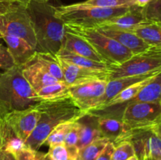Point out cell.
<instances>
[{
  "label": "cell",
  "instance_id": "obj_1",
  "mask_svg": "<svg viewBox=\"0 0 161 160\" xmlns=\"http://www.w3.org/2000/svg\"><path fill=\"white\" fill-rule=\"evenodd\" d=\"M26 9L36 39V51L57 54L65 33L64 22L55 14L56 7L49 3L28 0Z\"/></svg>",
  "mask_w": 161,
  "mask_h": 160
},
{
  "label": "cell",
  "instance_id": "obj_2",
  "mask_svg": "<svg viewBox=\"0 0 161 160\" xmlns=\"http://www.w3.org/2000/svg\"><path fill=\"white\" fill-rule=\"evenodd\" d=\"M40 111L36 129L25 141V146L38 151L50 133L60 124L76 121L85 112L76 106L71 97L57 100L41 101L36 105Z\"/></svg>",
  "mask_w": 161,
  "mask_h": 160
},
{
  "label": "cell",
  "instance_id": "obj_3",
  "mask_svg": "<svg viewBox=\"0 0 161 160\" xmlns=\"http://www.w3.org/2000/svg\"><path fill=\"white\" fill-rule=\"evenodd\" d=\"M41 102L37 93L23 76L20 67L14 66L0 76V106L6 113L31 108Z\"/></svg>",
  "mask_w": 161,
  "mask_h": 160
},
{
  "label": "cell",
  "instance_id": "obj_4",
  "mask_svg": "<svg viewBox=\"0 0 161 160\" xmlns=\"http://www.w3.org/2000/svg\"><path fill=\"white\" fill-rule=\"evenodd\" d=\"M130 6L116 8L84 7L75 4L56 7V14L64 25L80 28H94L114 17L125 13Z\"/></svg>",
  "mask_w": 161,
  "mask_h": 160
},
{
  "label": "cell",
  "instance_id": "obj_5",
  "mask_svg": "<svg viewBox=\"0 0 161 160\" xmlns=\"http://www.w3.org/2000/svg\"><path fill=\"white\" fill-rule=\"evenodd\" d=\"M65 29L87 41L108 65L117 66L133 56V53L114 39L91 28H80L65 25Z\"/></svg>",
  "mask_w": 161,
  "mask_h": 160
},
{
  "label": "cell",
  "instance_id": "obj_6",
  "mask_svg": "<svg viewBox=\"0 0 161 160\" xmlns=\"http://www.w3.org/2000/svg\"><path fill=\"white\" fill-rule=\"evenodd\" d=\"M28 1L19 0L0 15V33L2 36L10 35L23 39L36 49V36L26 9Z\"/></svg>",
  "mask_w": 161,
  "mask_h": 160
},
{
  "label": "cell",
  "instance_id": "obj_7",
  "mask_svg": "<svg viewBox=\"0 0 161 160\" xmlns=\"http://www.w3.org/2000/svg\"><path fill=\"white\" fill-rule=\"evenodd\" d=\"M161 72V48L151 47L146 51L134 54L117 66H112L109 79L144 75Z\"/></svg>",
  "mask_w": 161,
  "mask_h": 160
},
{
  "label": "cell",
  "instance_id": "obj_8",
  "mask_svg": "<svg viewBox=\"0 0 161 160\" xmlns=\"http://www.w3.org/2000/svg\"><path fill=\"white\" fill-rule=\"evenodd\" d=\"M160 116V102H127L122 115L125 136L131 130L152 127Z\"/></svg>",
  "mask_w": 161,
  "mask_h": 160
},
{
  "label": "cell",
  "instance_id": "obj_9",
  "mask_svg": "<svg viewBox=\"0 0 161 160\" xmlns=\"http://www.w3.org/2000/svg\"><path fill=\"white\" fill-rule=\"evenodd\" d=\"M124 141L131 143L135 155L139 160L146 158H161V139L152 127L131 130Z\"/></svg>",
  "mask_w": 161,
  "mask_h": 160
},
{
  "label": "cell",
  "instance_id": "obj_10",
  "mask_svg": "<svg viewBox=\"0 0 161 160\" xmlns=\"http://www.w3.org/2000/svg\"><path fill=\"white\" fill-rule=\"evenodd\" d=\"M107 80H95L83 84L69 86V95L74 103L83 112L94 109L105 91Z\"/></svg>",
  "mask_w": 161,
  "mask_h": 160
},
{
  "label": "cell",
  "instance_id": "obj_11",
  "mask_svg": "<svg viewBox=\"0 0 161 160\" xmlns=\"http://www.w3.org/2000/svg\"><path fill=\"white\" fill-rule=\"evenodd\" d=\"M39 117L40 111L34 106L21 111H11L4 118L19 137L25 142L36 129Z\"/></svg>",
  "mask_w": 161,
  "mask_h": 160
},
{
  "label": "cell",
  "instance_id": "obj_12",
  "mask_svg": "<svg viewBox=\"0 0 161 160\" xmlns=\"http://www.w3.org/2000/svg\"><path fill=\"white\" fill-rule=\"evenodd\" d=\"M119 111L115 110V111L106 113L105 111L101 112L99 111H91L96 113L98 116L99 130L102 137L106 138L115 146L123 141L125 136V131L122 120L124 111L118 114V111Z\"/></svg>",
  "mask_w": 161,
  "mask_h": 160
},
{
  "label": "cell",
  "instance_id": "obj_13",
  "mask_svg": "<svg viewBox=\"0 0 161 160\" xmlns=\"http://www.w3.org/2000/svg\"><path fill=\"white\" fill-rule=\"evenodd\" d=\"M58 59L64 75V83L69 86L83 84L95 80H109L108 72L91 71L71 64L59 57Z\"/></svg>",
  "mask_w": 161,
  "mask_h": 160
},
{
  "label": "cell",
  "instance_id": "obj_14",
  "mask_svg": "<svg viewBox=\"0 0 161 160\" xmlns=\"http://www.w3.org/2000/svg\"><path fill=\"white\" fill-rule=\"evenodd\" d=\"M147 22L149 21L146 20L143 14V8L139 7L136 5H133L130 6L129 9L125 13L108 20L97 28L104 27V28H114V29L132 32L138 27Z\"/></svg>",
  "mask_w": 161,
  "mask_h": 160
},
{
  "label": "cell",
  "instance_id": "obj_15",
  "mask_svg": "<svg viewBox=\"0 0 161 160\" xmlns=\"http://www.w3.org/2000/svg\"><path fill=\"white\" fill-rule=\"evenodd\" d=\"M94 29L97 30L98 32L114 39L115 41L119 42L123 46L130 50L133 54L142 53V52L146 51L152 47L148 45L146 42H145L136 34L131 32V31H121V30L110 28H104V27H100V28H94Z\"/></svg>",
  "mask_w": 161,
  "mask_h": 160
},
{
  "label": "cell",
  "instance_id": "obj_16",
  "mask_svg": "<svg viewBox=\"0 0 161 160\" xmlns=\"http://www.w3.org/2000/svg\"><path fill=\"white\" fill-rule=\"evenodd\" d=\"M160 72H156V73L149 74V75H136V76H128V77H123V78H114V79H109L107 82L106 88L105 91L102 97L98 100L97 103L94 106V109L91 111H97V110H101L105 107L108 102L113 100L117 94L122 92L126 88L129 87L131 85L135 83L141 82L142 80L149 78L150 77L154 76L157 75Z\"/></svg>",
  "mask_w": 161,
  "mask_h": 160
},
{
  "label": "cell",
  "instance_id": "obj_17",
  "mask_svg": "<svg viewBox=\"0 0 161 160\" xmlns=\"http://www.w3.org/2000/svg\"><path fill=\"white\" fill-rule=\"evenodd\" d=\"M80 128L79 140L76 147L83 148L93 141L102 137L99 130L98 116L93 111L85 112L76 120Z\"/></svg>",
  "mask_w": 161,
  "mask_h": 160
},
{
  "label": "cell",
  "instance_id": "obj_18",
  "mask_svg": "<svg viewBox=\"0 0 161 160\" xmlns=\"http://www.w3.org/2000/svg\"><path fill=\"white\" fill-rule=\"evenodd\" d=\"M61 49L93 61L105 63L102 56L96 52L87 41L78 35L70 32L66 29Z\"/></svg>",
  "mask_w": 161,
  "mask_h": 160
},
{
  "label": "cell",
  "instance_id": "obj_19",
  "mask_svg": "<svg viewBox=\"0 0 161 160\" xmlns=\"http://www.w3.org/2000/svg\"><path fill=\"white\" fill-rule=\"evenodd\" d=\"M2 39L6 42L8 50L17 67H20L26 64L36 53V49L23 39L10 35H3Z\"/></svg>",
  "mask_w": 161,
  "mask_h": 160
},
{
  "label": "cell",
  "instance_id": "obj_20",
  "mask_svg": "<svg viewBox=\"0 0 161 160\" xmlns=\"http://www.w3.org/2000/svg\"><path fill=\"white\" fill-rule=\"evenodd\" d=\"M20 69L23 76L36 93L45 86L60 82L34 64H26L20 67Z\"/></svg>",
  "mask_w": 161,
  "mask_h": 160
},
{
  "label": "cell",
  "instance_id": "obj_21",
  "mask_svg": "<svg viewBox=\"0 0 161 160\" xmlns=\"http://www.w3.org/2000/svg\"><path fill=\"white\" fill-rule=\"evenodd\" d=\"M27 64H31L40 67L60 82H64L59 59L56 54L36 51L34 56Z\"/></svg>",
  "mask_w": 161,
  "mask_h": 160
},
{
  "label": "cell",
  "instance_id": "obj_22",
  "mask_svg": "<svg viewBox=\"0 0 161 160\" xmlns=\"http://www.w3.org/2000/svg\"><path fill=\"white\" fill-rule=\"evenodd\" d=\"M0 136L2 141V149L14 155L25 148V142L16 133L9 122L3 119L0 122Z\"/></svg>",
  "mask_w": 161,
  "mask_h": 160
},
{
  "label": "cell",
  "instance_id": "obj_23",
  "mask_svg": "<svg viewBox=\"0 0 161 160\" xmlns=\"http://www.w3.org/2000/svg\"><path fill=\"white\" fill-rule=\"evenodd\" d=\"M56 55L58 56V57L61 58V59L64 60L67 62L75 64L79 67H83V68L95 71V72H108L110 70V67H111V66L105 64V63L98 62V61H93V60L79 56V55L74 54V53H70V52L63 50V49H60V50Z\"/></svg>",
  "mask_w": 161,
  "mask_h": 160
},
{
  "label": "cell",
  "instance_id": "obj_24",
  "mask_svg": "<svg viewBox=\"0 0 161 160\" xmlns=\"http://www.w3.org/2000/svg\"><path fill=\"white\" fill-rule=\"evenodd\" d=\"M161 100V72L153 77L129 102H160Z\"/></svg>",
  "mask_w": 161,
  "mask_h": 160
},
{
  "label": "cell",
  "instance_id": "obj_25",
  "mask_svg": "<svg viewBox=\"0 0 161 160\" xmlns=\"http://www.w3.org/2000/svg\"><path fill=\"white\" fill-rule=\"evenodd\" d=\"M132 32L152 47L161 48V25L147 22L138 27Z\"/></svg>",
  "mask_w": 161,
  "mask_h": 160
},
{
  "label": "cell",
  "instance_id": "obj_26",
  "mask_svg": "<svg viewBox=\"0 0 161 160\" xmlns=\"http://www.w3.org/2000/svg\"><path fill=\"white\" fill-rule=\"evenodd\" d=\"M37 95L41 101L61 100L70 97L69 86L64 82H58L45 86L38 91Z\"/></svg>",
  "mask_w": 161,
  "mask_h": 160
},
{
  "label": "cell",
  "instance_id": "obj_27",
  "mask_svg": "<svg viewBox=\"0 0 161 160\" xmlns=\"http://www.w3.org/2000/svg\"><path fill=\"white\" fill-rule=\"evenodd\" d=\"M154 76H155V75H154ZM154 76L150 77V78H146V79L142 80V81L141 82H138V83H135V84L131 85V86H130L129 87L126 88V89H124L122 92H120L119 94H117L113 100H111L109 102H108V103L105 105V107H104L103 108L113 106V105L126 104L127 103V102L130 101V100H131L134 97H136V95L141 91V89H142V88L144 87V86H146V85L147 84ZM103 108H102V109H103Z\"/></svg>",
  "mask_w": 161,
  "mask_h": 160
},
{
  "label": "cell",
  "instance_id": "obj_28",
  "mask_svg": "<svg viewBox=\"0 0 161 160\" xmlns=\"http://www.w3.org/2000/svg\"><path fill=\"white\" fill-rule=\"evenodd\" d=\"M106 138L101 137L79 150L78 160H96L107 144Z\"/></svg>",
  "mask_w": 161,
  "mask_h": 160
},
{
  "label": "cell",
  "instance_id": "obj_29",
  "mask_svg": "<svg viewBox=\"0 0 161 160\" xmlns=\"http://www.w3.org/2000/svg\"><path fill=\"white\" fill-rule=\"evenodd\" d=\"M47 154L52 160H78L79 149L76 146L59 144L50 147Z\"/></svg>",
  "mask_w": 161,
  "mask_h": 160
},
{
  "label": "cell",
  "instance_id": "obj_30",
  "mask_svg": "<svg viewBox=\"0 0 161 160\" xmlns=\"http://www.w3.org/2000/svg\"><path fill=\"white\" fill-rule=\"evenodd\" d=\"M73 122H66L58 125L47 138V140L44 142V144H47V146L53 147V146L59 145V144H64V138L67 135L68 132L71 129V127L73 125Z\"/></svg>",
  "mask_w": 161,
  "mask_h": 160
},
{
  "label": "cell",
  "instance_id": "obj_31",
  "mask_svg": "<svg viewBox=\"0 0 161 160\" xmlns=\"http://www.w3.org/2000/svg\"><path fill=\"white\" fill-rule=\"evenodd\" d=\"M143 14L151 23L161 25V0H153L143 7Z\"/></svg>",
  "mask_w": 161,
  "mask_h": 160
},
{
  "label": "cell",
  "instance_id": "obj_32",
  "mask_svg": "<svg viewBox=\"0 0 161 160\" xmlns=\"http://www.w3.org/2000/svg\"><path fill=\"white\" fill-rule=\"evenodd\" d=\"M76 6L84 7H98V8H116L122 6H131L126 2L122 0H86L82 3H75Z\"/></svg>",
  "mask_w": 161,
  "mask_h": 160
},
{
  "label": "cell",
  "instance_id": "obj_33",
  "mask_svg": "<svg viewBox=\"0 0 161 160\" xmlns=\"http://www.w3.org/2000/svg\"><path fill=\"white\" fill-rule=\"evenodd\" d=\"M134 155H136L131 143L124 141L115 146L112 160H127Z\"/></svg>",
  "mask_w": 161,
  "mask_h": 160
},
{
  "label": "cell",
  "instance_id": "obj_34",
  "mask_svg": "<svg viewBox=\"0 0 161 160\" xmlns=\"http://www.w3.org/2000/svg\"><path fill=\"white\" fill-rule=\"evenodd\" d=\"M14 66H16L15 63L8 50L7 46L0 43V69L6 72Z\"/></svg>",
  "mask_w": 161,
  "mask_h": 160
},
{
  "label": "cell",
  "instance_id": "obj_35",
  "mask_svg": "<svg viewBox=\"0 0 161 160\" xmlns=\"http://www.w3.org/2000/svg\"><path fill=\"white\" fill-rule=\"evenodd\" d=\"M79 133H80L79 125L76 121H75L64 138V145L69 146V147L76 146L79 140Z\"/></svg>",
  "mask_w": 161,
  "mask_h": 160
},
{
  "label": "cell",
  "instance_id": "obj_36",
  "mask_svg": "<svg viewBox=\"0 0 161 160\" xmlns=\"http://www.w3.org/2000/svg\"><path fill=\"white\" fill-rule=\"evenodd\" d=\"M115 145L112 142H108L105 148L103 149L100 155H98L96 160H112L113 152H114Z\"/></svg>",
  "mask_w": 161,
  "mask_h": 160
},
{
  "label": "cell",
  "instance_id": "obj_37",
  "mask_svg": "<svg viewBox=\"0 0 161 160\" xmlns=\"http://www.w3.org/2000/svg\"><path fill=\"white\" fill-rule=\"evenodd\" d=\"M16 160H34V151L25 147L15 155Z\"/></svg>",
  "mask_w": 161,
  "mask_h": 160
},
{
  "label": "cell",
  "instance_id": "obj_38",
  "mask_svg": "<svg viewBox=\"0 0 161 160\" xmlns=\"http://www.w3.org/2000/svg\"><path fill=\"white\" fill-rule=\"evenodd\" d=\"M17 1H19V0H10V1L0 2V15L4 13L6 10H8Z\"/></svg>",
  "mask_w": 161,
  "mask_h": 160
},
{
  "label": "cell",
  "instance_id": "obj_39",
  "mask_svg": "<svg viewBox=\"0 0 161 160\" xmlns=\"http://www.w3.org/2000/svg\"><path fill=\"white\" fill-rule=\"evenodd\" d=\"M34 160H52L47 153H43L39 151L34 152Z\"/></svg>",
  "mask_w": 161,
  "mask_h": 160
},
{
  "label": "cell",
  "instance_id": "obj_40",
  "mask_svg": "<svg viewBox=\"0 0 161 160\" xmlns=\"http://www.w3.org/2000/svg\"><path fill=\"white\" fill-rule=\"evenodd\" d=\"M0 160H16V157L9 152L0 150Z\"/></svg>",
  "mask_w": 161,
  "mask_h": 160
},
{
  "label": "cell",
  "instance_id": "obj_41",
  "mask_svg": "<svg viewBox=\"0 0 161 160\" xmlns=\"http://www.w3.org/2000/svg\"><path fill=\"white\" fill-rule=\"evenodd\" d=\"M153 130L157 134V136L161 139V116L160 119L157 121L155 124L152 126Z\"/></svg>",
  "mask_w": 161,
  "mask_h": 160
},
{
  "label": "cell",
  "instance_id": "obj_42",
  "mask_svg": "<svg viewBox=\"0 0 161 160\" xmlns=\"http://www.w3.org/2000/svg\"><path fill=\"white\" fill-rule=\"evenodd\" d=\"M153 0H134V4L136 6H139V7H145L146 5L150 3Z\"/></svg>",
  "mask_w": 161,
  "mask_h": 160
},
{
  "label": "cell",
  "instance_id": "obj_43",
  "mask_svg": "<svg viewBox=\"0 0 161 160\" xmlns=\"http://www.w3.org/2000/svg\"><path fill=\"white\" fill-rule=\"evenodd\" d=\"M6 115V111H4V110L3 109V108H2L1 106H0V122H1V121L3 120V119H4L5 115Z\"/></svg>",
  "mask_w": 161,
  "mask_h": 160
},
{
  "label": "cell",
  "instance_id": "obj_44",
  "mask_svg": "<svg viewBox=\"0 0 161 160\" xmlns=\"http://www.w3.org/2000/svg\"><path fill=\"white\" fill-rule=\"evenodd\" d=\"M122 1L126 2V3H127L128 4H130V6H133V5H135L134 4V0H122Z\"/></svg>",
  "mask_w": 161,
  "mask_h": 160
},
{
  "label": "cell",
  "instance_id": "obj_45",
  "mask_svg": "<svg viewBox=\"0 0 161 160\" xmlns=\"http://www.w3.org/2000/svg\"><path fill=\"white\" fill-rule=\"evenodd\" d=\"M143 160H161V158H146Z\"/></svg>",
  "mask_w": 161,
  "mask_h": 160
},
{
  "label": "cell",
  "instance_id": "obj_46",
  "mask_svg": "<svg viewBox=\"0 0 161 160\" xmlns=\"http://www.w3.org/2000/svg\"><path fill=\"white\" fill-rule=\"evenodd\" d=\"M35 2H39V3H49L50 0H32Z\"/></svg>",
  "mask_w": 161,
  "mask_h": 160
},
{
  "label": "cell",
  "instance_id": "obj_47",
  "mask_svg": "<svg viewBox=\"0 0 161 160\" xmlns=\"http://www.w3.org/2000/svg\"><path fill=\"white\" fill-rule=\"evenodd\" d=\"M127 160H139V159H138V158L137 157V155H134V156L130 157V158H128V159Z\"/></svg>",
  "mask_w": 161,
  "mask_h": 160
},
{
  "label": "cell",
  "instance_id": "obj_48",
  "mask_svg": "<svg viewBox=\"0 0 161 160\" xmlns=\"http://www.w3.org/2000/svg\"><path fill=\"white\" fill-rule=\"evenodd\" d=\"M2 149V141H1V136H0V150Z\"/></svg>",
  "mask_w": 161,
  "mask_h": 160
},
{
  "label": "cell",
  "instance_id": "obj_49",
  "mask_svg": "<svg viewBox=\"0 0 161 160\" xmlns=\"http://www.w3.org/2000/svg\"><path fill=\"white\" fill-rule=\"evenodd\" d=\"M5 1H10V0H0V2H5Z\"/></svg>",
  "mask_w": 161,
  "mask_h": 160
},
{
  "label": "cell",
  "instance_id": "obj_50",
  "mask_svg": "<svg viewBox=\"0 0 161 160\" xmlns=\"http://www.w3.org/2000/svg\"><path fill=\"white\" fill-rule=\"evenodd\" d=\"M0 39H2V35H1V33H0Z\"/></svg>",
  "mask_w": 161,
  "mask_h": 160
},
{
  "label": "cell",
  "instance_id": "obj_51",
  "mask_svg": "<svg viewBox=\"0 0 161 160\" xmlns=\"http://www.w3.org/2000/svg\"><path fill=\"white\" fill-rule=\"evenodd\" d=\"M1 75H2V73H1V72H0V76H1Z\"/></svg>",
  "mask_w": 161,
  "mask_h": 160
},
{
  "label": "cell",
  "instance_id": "obj_52",
  "mask_svg": "<svg viewBox=\"0 0 161 160\" xmlns=\"http://www.w3.org/2000/svg\"><path fill=\"white\" fill-rule=\"evenodd\" d=\"M160 104H161V100H160Z\"/></svg>",
  "mask_w": 161,
  "mask_h": 160
}]
</instances>
